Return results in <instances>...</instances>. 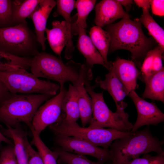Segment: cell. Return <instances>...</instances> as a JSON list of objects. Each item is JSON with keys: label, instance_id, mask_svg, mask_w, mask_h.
Returning a JSON list of instances; mask_svg holds the SVG:
<instances>
[{"label": "cell", "instance_id": "1", "mask_svg": "<svg viewBox=\"0 0 164 164\" xmlns=\"http://www.w3.org/2000/svg\"><path fill=\"white\" fill-rule=\"evenodd\" d=\"M105 29L111 39L108 52L128 50L134 62L144 58L152 50L153 40L144 34L138 19L132 20L129 16L125 17L117 23L105 26Z\"/></svg>", "mask_w": 164, "mask_h": 164}, {"label": "cell", "instance_id": "2", "mask_svg": "<svg viewBox=\"0 0 164 164\" xmlns=\"http://www.w3.org/2000/svg\"><path fill=\"white\" fill-rule=\"evenodd\" d=\"M163 143L152 135L149 126L142 130L132 132L128 135L115 140L110 146V164H120L152 152L157 155L164 154Z\"/></svg>", "mask_w": 164, "mask_h": 164}, {"label": "cell", "instance_id": "3", "mask_svg": "<svg viewBox=\"0 0 164 164\" xmlns=\"http://www.w3.org/2000/svg\"><path fill=\"white\" fill-rule=\"evenodd\" d=\"M53 96L46 94H12L0 106V121L12 128L20 122L32 123L40 105Z\"/></svg>", "mask_w": 164, "mask_h": 164}, {"label": "cell", "instance_id": "4", "mask_svg": "<svg viewBox=\"0 0 164 164\" xmlns=\"http://www.w3.org/2000/svg\"><path fill=\"white\" fill-rule=\"evenodd\" d=\"M82 66L72 60L64 64L60 58L45 52H39L32 58L30 69L36 77L57 81L61 87L66 82H75Z\"/></svg>", "mask_w": 164, "mask_h": 164}, {"label": "cell", "instance_id": "5", "mask_svg": "<svg viewBox=\"0 0 164 164\" xmlns=\"http://www.w3.org/2000/svg\"><path fill=\"white\" fill-rule=\"evenodd\" d=\"M35 34L25 20L16 25L0 28V51L14 56L32 58L39 52Z\"/></svg>", "mask_w": 164, "mask_h": 164}, {"label": "cell", "instance_id": "6", "mask_svg": "<svg viewBox=\"0 0 164 164\" xmlns=\"http://www.w3.org/2000/svg\"><path fill=\"white\" fill-rule=\"evenodd\" d=\"M50 128L57 135L75 137L93 144L109 149L113 142L130 135L132 131L122 132L112 128H90L81 127L77 122L65 121L63 118L50 125Z\"/></svg>", "mask_w": 164, "mask_h": 164}, {"label": "cell", "instance_id": "7", "mask_svg": "<svg viewBox=\"0 0 164 164\" xmlns=\"http://www.w3.org/2000/svg\"><path fill=\"white\" fill-rule=\"evenodd\" d=\"M85 89L90 96L92 105V113L88 127L90 128L108 127L122 132L131 131L133 124L128 120L129 115L125 111L116 110L111 111L105 103L103 92L96 93L94 87L89 83L85 85Z\"/></svg>", "mask_w": 164, "mask_h": 164}, {"label": "cell", "instance_id": "8", "mask_svg": "<svg viewBox=\"0 0 164 164\" xmlns=\"http://www.w3.org/2000/svg\"><path fill=\"white\" fill-rule=\"evenodd\" d=\"M0 80L12 94H46L54 96L60 85L40 80L22 68L0 71Z\"/></svg>", "mask_w": 164, "mask_h": 164}, {"label": "cell", "instance_id": "9", "mask_svg": "<svg viewBox=\"0 0 164 164\" xmlns=\"http://www.w3.org/2000/svg\"><path fill=\"white\" fill-rule=\"evenodd\" d=\"M56 141L61 149L66 151L92 156L101 164L110 161L111 152L109 148H100L80 138L64 135H56Z\"/></svg>", "mask_w": 164, "mask_h": 164}, {"label": "cell", "instance_id": "10", "mask_svg": "<svg viewBox=\"0 0 164 164\" xmlns=\"http://www.w3.org/2000/svg\"><path fill=\"white\" fill-rule=\"evenodd\" d=\"M60 90L57 95L46 101L39 107L34 116L32 125L39 135L47 126L57 122L63 117L61 114L62 103L67 91L64 86L60 87Z\"/></svg>", "mask_w": 164, "mask_h": 164}, {"label": "cell", "instance_id": "11", "mask_svg": "<svg viewBox=\"0 0 164 164\" xmlns=\"http://www.w3.org/2000/svg\"><path fill=\"white\" fill-rule=\"evenodd\" d=\"M128 95L133 101L138 113L137 119L131 131L136 132L143 126L156 125L164 121V114L154 103L146 101L135 91H131Z\"/></svg>", "mask_w": 164, "mask_h": 164}, {"label": "cell", "instance_id": "12", "mask_svg": "<svg viewBox=\"0 0 164 164\" xmlns=\"http://www.w3.org/2000/svg\"><path fill=\"white\" fill-rule=\"evenodd\" d=\"M92 77L91 68L86 64H82L79 78L72 84L77 91L80 118L83 127L89 123L92 115V102L85 89V84L92 80Z\"/></svg>", "mask_w": 164, "mask_h": 164}, {"label": "cell", "instance_id": "13", "mask_svg": "<svg viewBox=\"0 0 164 164\" xmlns=\"http://www.w3.org/2000/svg\"><path fill=\"white\" fill-rule=\"evenodd\" d=\"M94 22L101 28L112 24L116 20L129 17L117 0H103L94 6Z\"/></svg>", "mask_w": 164, "mask_h": 164}, {"label": "cell", "instance_id": "14", "mask_svg": "<svg viewBox=\"0 0 164 164\" xmlns=\"http://www.w3.org/2000/svg\"><path fill=\"white\" fill-rule=\"evenodd\" d=\"M108 70L109 72L105 75L104 80L100 77L96 78L95 80L96 85L109 93L115 102L116 110L125 111L127 104L124 100L129 94L116 76L111 65Z\"/></svg>", "mask_w": 164, "mask_h": 164}, {"label": "cell", "instance_id": "15", "mask_svg": "<svg viewBox=\"0 0 164 164\" xmlns=\"http://www.w3.org/2000/svg\"><path fill=\"white\" fill-rule=\"evenodd\" d=\"M56 5L53 0H41L33 12L29 16L33 22L37 41L43 50L46 49L44 35L47 20L52 10Z\"/></svg>", "mask_w": 164, "mask_h": 164}, {"label": "cell", "instance_id": "16", "mask_svg": "<svg viewBox=\"0 0 164 164\" xmlns=\"http://www.w3.org/2000/svg\"><path fill=\"white\" fill-rule=\"evenodd\" d=\"M111 65L116 76L128 94L135 91L137 86V80L139 74L135 63L132 60L118 57L112 62Z\"/></svg>", "mask_w": 164, "mask_h": 164}, {"label": "cell", "instance_id": "17", "mask_svg": "<svg viewBox=\"0 0 164 164\" xmlns=\"http://www.w3.org/2000/svg\"><path fill=\"white\" fill-rule=\"evenodd\" d=\"M77 47L86 59V64L91 68L95 64L102 65L108 70V67L103 58L95 48L90 38L86 34L85 29H79Z\"/></svg>", "mask_w": 164, "mask_h": 164}, {"label": "cell", "instance_id": "18", "mask_svg": "<svg viewBox=\"0 0 164 164\" xmlns=\"http://www.w3.org/2000/svg\"><path fill=\"white\" fill-rule=\"evenodd\" d=\"M57 8L53 13V16L61 15L66 22L68 32V42L65 51V57L69 60L72 58L75 49L72 40V21L71 12L76 8V1L74 0H57L56 1Z\"/></svg>", "mask_w": 164, "mask_h": 164}, {"label": "cell", "instance_id": "19", "mask_svg": "<svg viewBox=\"0 0 164 164\" xmlns=\"http://www.w3.org/2000/svg\"><path fill=\"white\" fill-rule=\"evenodd\" d=\"M52 29L46 28L45 29L46 38L52 50L60 58L62 51L68 42L66 22L54 20L52 22Z\"/></svg>", "mask_w": 164, "mask_h": 164}, {"label": "cell", "instance_id": "20", "mask_svg": "<svg viewBox=\"0 0 164 164\" xmlns=\"http://www.w3.org/2000/svg\"><path fill=\"white\" fill-rule=\"evenodd\" d=\"M145 87L142 97L164 103V69L155 73L144 82Z\"/></svg>", "mask_w": 164, "mask_h": 164}, {"label": "cell", "instance_id": "21", "mask_svg": "<svg viewBox=\"0 0 164 164\" xmlns=\"http://www.w3.org/2000/svg\"><path fill=\"white\" fill-rule=\"evenodd\" d=\"M90 38L94 45L103 58L106 64L110 68L112 62L108 61L107 55L111 42V37L108 32L99 26H93L89 32Z\"/></svg>", "mask_w": 164, "mask_h": 164}, {"label": "cell", "instance_id": "22", "mask_svg": "<svg viewBox=\"0 0 164 164\" xmlns=\"http://www.w3.org/2000/svg\"><path fill=\"white\" fill-rule=\"evenodd\" d=\"M62 109L65 114L63 118L65 121L76 122L80 118L77 91L76 87L70 84L63 99Z\"/></svg>", "mask_w": 164, "mask_h": 164}, {"label": "cell", "instance_id": "23", "mask_svg": "<svg viewBox=\"0 0 164 164\" xmlns=\"http://www.w3.org/2000/svg\"><path fill=\"white\" fill-rule=\"evenodd\" d=\"M7 129L3 128L1 132L5 136L11 138L14 142V146L18 164H28L27 154L23 143V138L26 133L18 128L7 126Z\"/></svg>", "mask_w": 164, "mask_h": 164}, {"label": "cell", "instance_id": "24", "mask_svg": "<svg viewBox=\"0 0 164 164\" xmlns=\"http://www.w3.org/2000/svg\"><path fill=\"white\" fill-rule=\"evenodd\" d=\"M41 0H12L13 26L17 25L30 15Z\"/></svg>", "mask_w": 164, "mask_h": 164}, {"label": "cell", "instance_id": "25", "mask_svg": "<svg viewBox=\"0 0 164 164\" xmlns=\"http://www.w3.org/2000/svg\"><path fill=\"white\" fill-rule=\"evenodd\" d=\"M96 0H77L75 7L77 11V19L72 24L73 34H77L79 29H85L87 27L86 20L87 17L94 8Z\"/></svg>", "mask_w": 164, "mask_h": 164}, {"label": "cell", "instance_id": "26", "mask_svg": "<svg viewBox=\"0 0 164 164\" xmlns=\"http://www.w3.org/2000/svg\"><path fill=\"white\" fill-rule=\"evenodd\" d=\"M138 19L158 45L164 50V30L150 15L149 10L143 9L142 13Z\"/></svg>", "mask_w": 164, "mask_h": 164}, {"label": "cell", "instance_id": "27", "mask_svg": "<svg viewBox=\"0 0 164 164\" xmlns=\"http://www.w3.org/2000/svg\"><path fill=\"white\" fill-rule=\"evenodd\" d=\"M27 125L33 135L32 142L37 149L44 164H57L59 155L57 151H53L47 147L40 138V135L34 129L32 123Z\"/></svg>", "mask_w": 164, "mask_h": 164}, {"label": "cell", "instance_id": "28", "mask_svg": "<svg viewBox=\"0 0 164 164\" xmlns=\"http://www.w3.org/2000/svg\"><path fill=\"white\" fill-rule=\"evenodd\" d=\"M27 63L26 58L14 56L0 51V71L25 68Z\"/></svg>", "mask_w": 164, "mask_h": 164}, {"label": "cell", "instance_id": "29", "mask_svg": "<svg viewBox=\"0 0 164 164\" xmlns=\"http://www.w3.org/2000/svg\"><path fill=\"white\" fill-rule=\"evenodd\" d=\"M59 156L57 162L62 164H101L98 162L91 161L83 155H78L66 151L62 149L56 150Z\"/></svg>", "mask_w": 164, "mask_h": 164}, {"label": "cell", "instance_id": "30", "mask_svg": "<svg viewBox=\"0 0 164 164\" xmlns=\"http://www.w3.org/2000/svg\"><path fill=\"white\" fill-rule=\"evenodd\" d=\"M12 26V0H0V28Z\"/></svg>", "mask_w": 164, "mask_h": 164}, {"label": "cell", "instance_id": "31", "mask_svg": "<svg viewBox=\"0 0 164 164\" xmlns=\"http://www.w3.org/2000/svg\"><path fill=\"white\" fill-rule=\"evenodd\" d=\"M120 164H164V154L152 156L146 154L139 157Z\"/></svg>", "mask_w": 164, "mask_h": 164}, {"label": "cell", "instance_id": "32", "mask_svg": "<svg viewBox=\"0 0 164 164\" xmlns=\"http://www.w3.org/2000/svg\"><path fill=\"white\" fill-rule=\"evenodd\" d=\"M23 142L27 154L28 164H44L38 152L35 151L29 143L26 133L24 137Z\"/></svg>", "mask_w": 164, "mask_h": 164}, {"label": "cell", "instance_id": "33", "mask_svg": "<svg viewBox=\"0 0 164 164\" xmlns=\"http://www.w3.org/2000/svg\"><path fill=\"white\" fill-rule=\"evenodd\" d=\"M4 147L0 153V164H18L14 145Z\"/></svg>", "mask_w": 164, "mask_h": 164}, {"label": "cell", "instance_id": "34", "mask_svg": "<svg viewBox=\"0 0 164 164\" xmlns=\"http://www.w3.org/2000/svg\"><path fill=\"white\" fill-rule=\"evenodd\" d=\"M152 12L155 15L163 16L164 15V0H150Z\"/></svg>", "mask_w": 164, "mask_h": 164}, {"label": "cell", "instance_id": "35", "mask_svg": "<svg viewBox=\"0 0 164 164\" xmlns=\"http://www.w3.org/2000/svg\"><path fill=\"white\" fill-rule=\"evenodd\" d=\"M12 94L9 91L4 84L0 80V106Z\"/></svg>", "mask_w": 164, "mask_h": 164}, {"label": "cell", "instance_id": "36", "mask_svg": "<svg viewBox=\"0 0 164 164\" xmlns=\"http://www.w3.org/2000/svg\"><path fill=\"white\" fill-rule=\"evenodd\" d=\"M133 1L138 6L142 8V9L149 10L150 8V0H134Z\"/></svg>", "mask_w": 164, "mask_h": 164}, {"label": "cell", "instance_id": "37", "mask_svg": "<svg viewBox=\"0 0 164 164\" xmlns=\"http://www.w3.org/2000/svg\"><path fill=\"white\" fill-rule=\"evenodd\" d=\"M117 1L122 6L126 8L128 6L133 4L134 1L131 0H117Z\"/></svg>", "mask_w": 164, "mask_h": 164}, {"label": "cell", "instance_id": "38", "mask_svg": "<svg viewBox=\"0 0 164 164\" xmlns=\"http://www.w3.org/2000/svg\"><path fill=\"white\" fill-rule=\"evenodd\" d=\"M0 141L4 142L9 144L13 145L12 141L10 140L7 138L0 132Z\"/></svg>", "mask_w": 164, "mask_h": 164}, {"label": "cell", "instance_id": "39", "mask_svg": "<svg viewBox=\"0 0 164 164\" xmlns=\"http://www.w3.org/2000/svg\"><path fill=\"white\" fill-rule=\"evenodd\" d=\"M2 142V141H0V149L1 147V144Z\"/></svg>", "mask_w": 164, "mask_h": 164}]
</instances>
